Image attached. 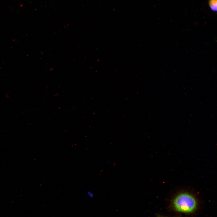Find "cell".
I'll use <instances>...</instances> for the list:
<instances>
[{
    "label": "cell",
    "mask_w": 217,
    "mask_h": 217,
    "mask_svg": "<svg viewBox=\"0 0 217 217\" xmlns=\"http://www.w3.org/2000/svg\"><path fill=\"white\" fill-rule=\"evenodd\" d=\"M209 5L210 9L213 11L217 10V0H209Z\"/></svg>",
    "instance_id": "2"
},
{
    "label": "cell",
    "mask_w": 217,
    "mask_h": 217,
    "mask_svg": "<svg viewBox=\"0 0 217 217\" xmlns=\"http://www.w3.org/2000/svg\"><path fill=\"white\" fill-rule=\"evenodd\" d=\"M9 94H10V93H9V92H7V93H6L5 96H6V98H8V97H9Z\"/></svg>",
    "instance_id": "4"
},
{
    "label": "cell",
    "mask_w": 217,
    "mask_h": 217,
    "mask_svg": "<svg viewBox=\"0 0 217 217\" xmlns=\"http://www.w3.org/2000/svg\"><path fill=\"white\" fill-rule=\"evenodd\" d=\"M172 205L177 211L186 213L194 212L198 201L196 197L186 190H181L175 195L172 201Z\"/></svg>",
    "instance_id": "1"
},
{
    "label": "cell",
    "mask_w": 217,
    "mask_h": 217,
    "mask_svg": "<svg viewBox=\"0 0 217 217\" xmlns=\"http://www.w3.org/2000/svg\"><path fill=\"white\" fill-rule=\"evenodd\" d=\"M88 195L90 197H92L93 196V194L90 191H87Z\"/></svg>",
    "instance_id": "3"
},
{
    "label": "cell",
    "mask_w": 217,
    "mask_h": 217,
    "mask_svg": "<svg viewBox=\"0 0 217 217\" xmlns=\"http://www.w3.org/2000/svg\"><path fill=\"white\" fill-rule=\"evenodd\" d=\"M162 217V216H161V217Z\"/></svg>",
    "instance_id": "5"
}]
</instances>
